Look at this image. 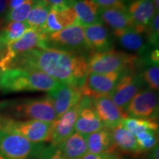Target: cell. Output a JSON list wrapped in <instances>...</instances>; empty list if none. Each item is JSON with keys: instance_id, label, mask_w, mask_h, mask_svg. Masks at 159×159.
Wrapping results in <instances>:
<instances>
[{"instance_id": "40", "label": "cell", "mask_w": 159, "mask_h": 159, "mask_svg": "<svg viewBox=\"0 0 159 159\" xmlns=\"http://www.w3.org/2000/svg\"><path fill=\"white\" fill-rule=\"evenodd\" d=\"M6 49H7V47H5V46H3L2 44L0 43V60L2 58L4 55H5Z\"/></svg>"}, {"instance_id": "16", "label": "cell", "mask_w": 159, "mask_h": 159, "mask_svg": "<svg viewBox=\"0 0 159 159\" xmlns=\"http://www.w3.org/2000/svg\"><path fill=\"white\" fill-rule=\"evenodd\" d=\"M99 18L102 24L104 23L114 31V34L126 30L134 29L127 5L124 4L100 8Z\"/></svg>"}, {"instance_id": "34", "label": "cell", "mask_w": 159, "mask_h": 159, "mask_svg": "<svg viewBox=\"0 0 159 159\" xmlns=\"http://www.w3.org/2000/svg\"><path fill=\"white\" fill-rule=\"evenodd\" d=\"M9 0H0V28L5 24V17L8 11Z\"/></svg>"}, {"instance_id": "7", "label": "cell", "mask_w": 159, "mask_h": 159, "mask_svg": "<svg viewBox=\"0 0 159 159\" xmlns=\"http://www.w3.org/2000/svg\"><path fill=\"white\" fill-rule=\"evenodd\" d=\"M43 148L15 133L0 130V156L2 159H29L39 155Z\"/></svg>"}, {"instance_id": "10", "label": "cell", "mask_w": 159, "mask_h": 159, "mask_svg": "<svg viewBox=\"0 0 159 159\" xmlns=\"http://www.w3.org/2000/svg\"><path fill=\"white\" fill-rule=\"evenodd\" d=\"M144 85L139 73L135 71H128L120 77L109 97L125 114L129 102L139 91L144 89Z\"/></svg>"}, {"instance_id": "15", "label": "cell", "mask_w": 159, "mask_h": 159, "mask_svg": "<svg viewBox=\"0 0 159 159\" xmlns=\"http://www.w3.org/2000/svg\"><path fill=\"white\" fill-rule=\"evenodd\" d=\"M91 102L93 108L105 128H114L127 117L126 114L113 102L109 95L91 99Z\"/></svg>"}, {"instance_id": "20", "label": "cell", "mask_w": 159, "mask_h": 159, "mask_svg": "<svg viewBox=\"0 0 159 159\" xmlns=\"http://www.w3.org/2000/svg\"><path fill=\"white\" fill-rule=\"evenodd\" d=\"M111 135L116 150L125 153L131 157H139L142 154L137 144L135 136L119 124L111 129Z\"/></svg>"}, {"instance_id": "33", "label": "cell", "mask_w": 159, "mask_h": 159, "mask_svg": "<svg viewBox=\"0 0 159 159\" xmlns=\"http://www.w3.org/2000/svg\"><path fill=\"white\" fill-rule=\"evenodd\" d=\"M93 1L97 4L100 8L112 7V6L122 5V4L126 5L127 2V0H93Z\"/></svg>"}, {"instance_id": "32", "label": "cell", "mask_w": 159, "mask_h": 159, "mask_svg": "<svg viewBox=\"0 0 159 159\" xmlns=\"http://www.w3.org/2000/svg\"><path fill=\"white\" fill-rule=\"evenodd\" d=\"M39 159H66L61 154L57 147L50 146L43 148L39 156Z\"/></svg>"}, {"instance_id": "29", "label": "cell", "mask_w": 159, "mask_h": 159, "mask_svg": "<svg viewBox=\"0 0 159 159\" xmlns=\"http://www.w3.org/2000/svg\"><path fill=\"white\" fill-rule=\"evenodd\" d=\"M35 1L36 0H26L22 4L9 11L6 15L5 24L11 21H25Z\"/></svg>"}, {"instance_id": "14", "label": "cell", "mask_w": 159, "mask_h": 159, "mask_svg": "<svg viewBox=\"0 0 159 159\" xmlns=\"http://www.w3.org/2000/svg\"><path fill=\"white\" fill-rule=\"evenodd\" d=\"M83 96L80 87L60 83L56 89L49 93V97L52 101L56 119L76 105Z\"/></svg>"}, {"instance_id": "8", "label": "cell", "mask_w": 159, "mask_h": 159, "mask_svg": "<svg viewBox=\"0 0 159 159\" xmlns=\"http://www.w3.org/2000/svg\"><path fill=\"white\" fill-rule=\"evenodd\" d=\"M125 114L130 118L156 120L158 114V97L156 91L149 88L139 91L129 102Z\"/></svg>"}, {"instance_id": "13", "label": "cell", "mask_w": 159, "mask_h": 159, "mask_svg": "<svg viewBox=\"0 0 159 159\" xmlns=\"http://www.w3.org/2000/svg\"><path fill=\"white\" fill-rule=\"evenodd\" d=\"M77 18L73 7L66 5L51 6L44 25L39 32L45 35L50 34L74 25Z\"/></svg>"}, {"instance_id": "27", "label": "cell", "mask_w": 159, "mask_h": 159, "mask_svg": "<svg viewBox=\"0 0 159 159\" xmlns=\"http://www.w3.org/2000/svg\"><path fill=\"white\" fill-rule=\"evenodd\" d=\"M26 21H11L0 28V43L7 47L30 30Z\"/></svg>"}, {"instance_id": "36", "label": "cell", "mask_w": 159, "mask_h": 159, "mask_svg": "<svg viewBox=\"0 0 159 159\" xmlns=\"http://www.w3.org/2000/svg\"><path fill=\"white\" fill-rule=\"evenodd\" d=\"M107 156H108V155H98L87 152V153L81 159H105V158Z\"/></svg>"}, {"instance_id": "23", "label": "cell", "mask_w": 159, "mask_h": 159, "mask_svg": "<svg viewBox=\"0 0 159 159\" xmlns=\"http://www.w3.org/2000/svg\"><path fill=\"white\" fill-rule=\"evenodd\" d=\"M66 159H81L88 152L86 137L75 132L57 146Z\"/></svg>"}, {"instance_id": "30", "label": "cell", "mask_w": 159, "mask_h": 159, "mask_svg": "<svg viewBox=\"0 0 159 159\" xmlns=\"http://www.w3.org/2000/svg\"><path fill=\"white\" fill-rule=\"evenodd\" d=\"M137 144L142 152H149L158 145V136L156 131H144L135 136Z\"/></svg>"}, {"instance_id": "11", "label": "cell", "mask_w": 159, "mask_h": 159, "mask_svg": "<svg viewBox=\"0 0 159 159\" xmlns=\"http://www.w3.org/2000/svg\"><path fill=\"white\" fill-rule=\"evenodd\" d=\"M91 101V98L83 96L76 105L64 113L61 117L55 119L52 123V145L57 147L74 134L75 125L80 112Z\"/></svg>"}, {"instance_id": "37", "label": "cell", "mask_w": 159, "mask_h": 159, "mask_svg": "<svg viewBox=\"0 0 159 159\" xmlns=\"http://www.w3.org/2000/svg\"><path fill=\"white\" fill-rule=\"evenodd\" d=\"M26 0H9V4H8V13L9 11H11V10L14 9L15 7H18V6L22 4Z\"/></svg>"}, {"instance_id": "9", "label": "cell", "mask_w": 159, "mask_h": 159, "mask_svg": "<svg viewBox=\"0 0 159 159\" xmlns=\"http://www.w3.org/2000/svg\"><path fill=\"white\" fill-rule=\"evenodd\" d=\"M46 35L33 29H30L19 39L8 45L5 53L0 60V70L7 69L11 61L20 55L35 49L47 48L45 44Z\"/></svg>"}, {"instance_id": "43", "label": "cell", "mask_w": 159, "mask_h": 159, "mask_svg": "<svg viewBox=\"0 0 159 159\" xmlns=\"http://www.w3.org/2000/svg\"><path fill=\"white\" fill-rule=\"evenodd\" d=\"M0 159H2V157H1V156H0Z\"/></svg>"}, {"instance_id": "3", "label": "cell", "mask_w": 159, "mask_h": 159, "mask_svg": "<svg viewBox=\"0 0 159 159\" xmlns=\"http://www.w3.org/2000/svg\"><path fill=\"white\" fill-rule=\"evenodd\" d=\"M0 116L19 120H40L53 122L56 114L48 96L39 98L7 99L0 102Z\"/></svg>"}, {"instance_id": "19", "label": "cell", "mask_w": 159, "mask_h": 159, "mask_svg": "<svg viewBox=\"0 0 159 159\" xmlns=\"http://www.w3.org/2000/svg\"><path fill=\"white\" fill-rule=\"evenodd\" d=\"M85 137L88 152L98 155H108L116 152L110 128L104 127Z\"/></svg>"}, {"instance_id": "39", "label": "cell", "mask_w": 159, "mask_h": 159, "mask_svg": "<svg viewBox=\"0 0 159 159\" xmlns=\"http://www.w3.org/2000/svg\"><path fill=\"white\" fill-rule=\"evenodd\" d=\"M105 159H122V157H121V156L118 152H115L108 155V156L105 157Z\"/></svg>"}, {"instance_id": "42", "label": "cell", "mask_w": 159, "mask_h": 159, "mask_svg": "<svg viewBox=\"0 0 159 159\" xmlns=\"http://www.w3.org/2000/svg\"><path fill=\"white\" fill-rule=\"evenodd\" d=\"M133 1H134V0H127V2H126V5H128L129 3H130L131 2H133Z\"/></svg>"}, {"instance_id": "31", "label": "cell", "mask_w": 159, "mask_h": 159, "mask_svg": "<svg viewBox=\"0 0 159 159\" xmlns=\"http://www.w3.org/2000/svg\"><path fill=\"white\" fill-rule=\"evenodd\" d=\"M148 44L158 48L159 35V14L156 13L147 27L144 33Z\"/></svg>"}, {"instance_id": "28", "label": "cell", "mask_w": 159, "mask_h": 159, "mask_svg": "<svg viewBox=\"0 0 159 159\" xmlns=\"http://www.w3.org/2000/svg\"><path fill=\"white\" fill-rule=\"evenodd\" d=\"M121 124L134 136H136L138 134L144 132V131L152 130L158 132V123L154 119L126 117L122 119Z\"/></svg>"}, {"instance_id": "22", "label": "cell", "mask_w": 159, "mask_h": 159, "mask_svg": "<svg viewBox=\"0 0 159 159\" xmlns=\"http://www.w3.org/2000/svg\"><path fill=\"white\" fill-rule=\"evenodd\" d=\"M73 8L77 15V25L85 27L102 23L99 18L100 7L93 0H77Z\"/></svg>"}, {"instance_id": "5", "label": "cell", "mask_w": 159, "mask_h": 159, "mask_svg": "<svg viewBox=\"0 0 159 159\" xmlns=\"http://www.w3.org/2000/svg\"><path fill=\"white\" fill-rule=\"evenodd\" d=\"M52 123L0 116V130L15 133L33 143H42L51 141Z\"/></svg>"}, {"instance_id": "25", "label": "cell", "mask_w": 159, "mask_h": 159, "mask_svg": "<svg viewBox=\"0 0 159 159\" xmlns=\"http://www.w3.org/2000/svg\"><path fill=\"white\" fill-rule=\"evenodd\" d=\"M142 60L138 62L142 65L140 74L145 84L148 88L155 91H158L159 89V67L158 63H154L149 57V54L142 57Z\"/></svg>"}, {"instance_id": "41", "label": "cell", "mask_w": 159, "mask_h": 159, "mask_svg": "<svg viewBox=\"0 0 159 159\" xmlns=\"http://www.w3.org/2000/svg\"><path fill=\"white\" fill-rule=\"evenodd\" d=\"M153 1L155 7H156V11H158V8H159V0H152Z\"/></svg>"}, {"instance_id": "6", "label": "cell", "mask_w": 159, "mask_h": 159, "mask_svg": "<svg viewBox=\"0 0 159 159\" xmlns=\"http://www.w3.org/2000/svg\"><path fill=\"white\" fill-rule=\"evenodd\" d=\"M47 48L84 55L90 52L85 41L84 27L74 25L50 34L46 35Z\"/></svg>"}, {"instance_id": "17", "label": "cell", "mask_w": 159, "mask_h": 159, "mask_svg": "<svg viewBox=\"0 0 159 159\" xmlns=\"http://www.w3.org/2000/svg\"><path fill=\"white\" fill-rule=\"evenodd\" d=\"M127 8L137 33L144 34L147 27L156 13L152 0H134L127 5Z\"/></svg>"}, {"instance_id": "18", "label": "cell", "mask_w": 159, "mask_h": 159, "mask_svg": "<svg viewBox=\"0 0 159 159\" xmlns=\"http://www.w3.org/2000/svg\"><path fill=\"white\" fill-rule=\"evenodd\" d=\"M85 41L93 54L111 50L113 39L110 32L102 23L84 27Z\"/></svg>"}, {"instance_id": "21", "label": "cell", "mask_w": 159, "mask_h": 159, "mask_svg": "<svg viewBox=\"0 0 159 159\" xmlns=\"http://www.w3.org/2000/svg\"><path fill=\"white\" fill-rule=\"evenodd\" d=\"M104 127L102 121L93 108L92 102L91 101L80 112L75 125V132L87 136Z\"/></svg>"}, {"instance_id": "2", "label": "cell", "mask_w": 159, "mask_h": 159, "mask_svg": "<svg viewBox=\"0 0 159 159\" xmlns=\"http://www.w3.org/2000/svg\"><path fill=\"white\" fill-rule=\"evenodd\" d=\"M60 83L45 73L36 70L19 69L0 70V90L5 94L21 91L49 93Z\"/></svg>"}, {"instance_id": "38", "label": "cell", "mask_w": 159, "mask_h": 159, "mask_svg": "<svg viewBox=\"0 0 159 159\" xmlns=\"http://www.w3.org/2000/svg\"><path fill=\"white\" fill-rule=\"evenodd\" d=\"M150 153L149 155L148 158L147 159H159L158 157V152H159V149H158V145L155 147L152 150H150Z\"/></svg>"}, {"instance_id": "12", "label": "cell", "mask_w": 159, "mask_h": 159, "mask_svg": "<svg viewBox=\"0 0 159 159\" xmlns=\"http://www.w3.org/2000/svg\"><path fill=\"white\" fill-rule=\"evenodd\" d=\"M124 72H110L105 74L87 73L84 83L81 87L83 96L94 99L109 95Z\"/></svg>"}, {"instance_id": "4", "label": "cell", "mask_w": 159, "mask_h": 159, "mask_svg": "<svg viewBox=\"0 0 159 159\" xmlns=\"http://www.w3.org/2000/svg\"><path fill=\"white\" fill-rule=\"evenodd\" d=\"M138 57L124 52L111 50L94 53L89 58L88 73L105 74L135 71Z\"/></svg>"}, {"instance_id": "26", "label": "cell", "mask_w": 159, "mask_h": 159, "mask_svg": "<svg viewBox=\"0 0 159 159\" xmlns=\"http://www.w3.org/2000/svg\"><path fill=\"white\" fill-rule=\"evenodd\" d=\"M50 8L51 5L43 0H36L25 21L30 28L38 31L41 30L47 20Z\"/></svg>"}, {"instance_id": "24", "label": "cell", "mask_w": 159, "mask_h": 159, "mask_svg": "<svg viewBox=\"0 0 159 159\" xmlns=\"http://www.w3.org/2000/svg\"><path fill=\"white\" fill-rule=\"evenodd\" d=\"M114 35L118 39L119 44L127 50L137 52L141 57L149 54V47L145 43L143 34L137 33L134 29L119 32Z\"/></svg>"}, {"instance_id": "1", "label": "cell", "mask_w": 159, "mask_h": 159, "mask_svg": "<svg viewBox=\"0 0 159 159\" xmlns=\"http://www.w3.org/2000/svg\"><path fill=\"white\" fill-rule=\"evenodd\" d=\"M88 68L89 58L86 55L45 48L35 49L18 55L12 60L6 69L39 71L58 83L81 88Z\"/></svg>"}, {"instance_id": "35", "label": "cell", "mask_w": 159, "mask_h": 159, "mask_svg": "<svg viewBox=\"0 0 159 159\" xmlns=\"http://www.w3.org/2000/svg\"><path fill=\"white\" fill-rule=\"evenodd\" d=\"M50 5L51 6H56V5H66L73 7L74 4L77 0H43Z\"/></svg>"}]
</instances>
